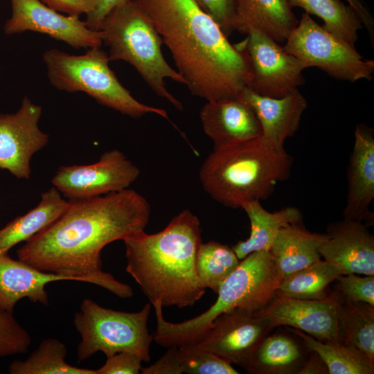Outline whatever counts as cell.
Segmentation results:
<instances>
[{"label":"cell","mask_w":374,"mask_h":374,"mask_svg":"<svg viewBox=\"0 0 374 374\" xmlns=\"http://www.w3.org/2000/svg\"><path fill=\"white\" fill-rule=\"evenodd\" d=\"M66 211L17 251L18 259L70 280L95 284L121 299L134 292L127 284L102 270L101 251L109 243L144 231L150 206L136 191L70 199Z\"/></svg>","instance_id":"cell-1"},{"label":"cell","mask_w":374,"mask_h":374,"mask_svg":"<svg viewBox=\"0 0 374 374\" xmlns=\"http://www.w3.org/2000/svg\"><path fill=\"white\" fill-rule=\"evenodd\" d=\"M169 49L190 93L206 101L242 96L248 55L193 0H137Z\"/></svg>","instance_id":"cell-2"},{"label":"cell","mask_w":374,"mask_h":374,"mask_svg":"<svg viewBox=\"0 0 374 374\" xmlns=\"http://www.w3.org/2000/svg\"><path fill=\"white\" fill-rule=\"evenodd\" d=\"M201 233L199 218L184 209L159 232L141 231L123 240L126 271L152 305L191 307L204 295L196 271Z\"/></svg>","instance_id":"cell-3"},{"label":"cell","mask_w":374,"mask_h":374,"mask_svg":"<svg viewBox=\"0 0 374 374\" xmlns=\"http://www.w3.org/2000/svg\"><path fill=\"white\" fill-rule=\"evenodd\" d=\"M292 157L260 136L213 149L202 163L199 179L215 201L232 208L269 198L276 185L287 179Z\"/></svg>","instance_id":"cell-4"},{"label":"cell","mask_w":374,"mask_h":374,"mask_svg":"<svg viewBox=\"0 0 374 374\" xmlns=\"http://www.w3.org/2000/svg\"><path fill=\"white\" fill-rule=\"evenodd\" d=\"M283 277L270 251H258L240 260L224 280L216 301L202 314L180 323L166 321L162 305H153L157 329L153 340L161 346L183 347L199 341L221 314L240 309L250 312L263 310L274 299Z\"/></svg>","instance_id":"cell-5"},{"label":"cell","mask_w":374,"mask_h":374,"mask_svg":"<svg viewBox=\"0 0 374 374\" xmlns=\"http://www.w3.org/2000/svg\"><path fill=\"white\" fill-rule=\"evenodd\" d=\"M102 41L109 48V61L123 60L134 67L151 89L179 110L182 103L166 88L165 80L186 81L163 56V41L137 0L114 8L101 23Z\"/></svg>","instance_id":"cell-6"},{"label":"cell","mask_w":374,"mask_h":374,"mask_svg":"<svg viewBox=\"0 0 374 374\" xmlns=\"http://www.w3.org/2000/svg\"><path fill=\"white\" fill-rule=\"evenodd\" d=\"M42 60L49 82L58 90L84 92L99 104L133 118L156 114L168 120L166 110L143 104L131 95L109 67V56L100 47L82 55L51 48L44 53Z\"/></svg>","instance_id":"cell-7"},{"label":"cell","mask_w":374,"mask_h":374,"mask_svg":"<svg viewBox=\"0 0 374 374\" xmlns=\"http://www.w3.org/2000/svg\"><path fill=\"white\" fill-rule=\"evenodd\" d=\"M150 303L136 312L114 310L84 299L73 317L80 335L77 348L78 362L87 360L97 352L106 357L121 352L138 355L143 362L150 361V348L153 335L148 330Z\"/></svg>","instance_id":"cell-8"},{"label":"cell","mask_w":374,"mask_h":374,"mask_svg":"<svg viewBox=\"0 0 374 374\" xmlns=\"http://www.w3.org/2000/svg\"><path fill=\"white\" fill-rule=\"evenodd\" d=\"M285 42L283 49L306 69L317 66L333 78L352 82L372 79L374 61L364 59L355 46L326 30L306 12Z\"/></svg>","instance_id":"cell-9"},{"label":"cell","mask_w":374,"mask_h":374,"mask_svg":"<svg viewBox=\"0 0 374 374\" xmlns=\"http://www.w3.org/2000/svg\"><path fill=\"white\" fill-rule=\"evenodd\" d=\"M247 53L251 76L246 88L270 98H283L304 82L306 69L296 57L287 53L274 39L258 30H250L238 44Z\"/></svg>","instance_id":"cell-10"},{"label":"cell","mask_w":374,"mask_h":374,"mask_svg":"<svg viewBox=\"0 0 374 374\" xmlns=\"http://www.w3.org/2000/svg\"><path fill=\"white\" fill-rule=\"evenodd\" d=\"M273 329L260 310L233 309L219 315L199 341L186 346L212 353L246 370L253 353Z\"/></svg>","instance_id":"cell-11"},{"label":"cell","mask_w":374,"mask_h":374,"mask_svg":"<svg viewBox=\"0 0 374 374\" xmlns=\"http://www.w3.org/2000/svg\"><path fill=\"white\" fill-rule=\"evenodd\" d=\"M139 175V168L114 149L92 164L60 166L51 182L69 199H82L127 189Z\"/></svg>","instance_id":"cell-12"},{"label":"cell","mask_w":374,"mask_h":374,"mask_svg":"<svg viewBox=\"0 0 374 374\" xmlns=\"http://www.w3.org/2000/svg\"><path fill=\"white\" fill-rule=\"evenodd\" d=\"M12 13L3 26L7 35L33 31L77 49L100 48L102 33L89 28L77 15H64L39 0H10Z\"/></svg>","instance_id":"cell-13"},{"label":"cell","mask_w":374,"mask_h":374,"mask_svg":"<svg viewBox=\"0 0 374 374\" xmlns=\"http://www.w3.org/2000/svg\"><path fill=\"white\" fill-rule=\"evenodd\" d=\"M42 113L28 96L15 113H0V168L17 178H30L33 155L48 143V135L38 126Z\"/></svg>","instance_id":"cell-14"},{"label":"cell","mask_w":374,"mask_h":374,"mask_svg":"<svg viewBox=\"0 0 374 374\" xmlns=\"http://www.w3.org/2000/svg\"><path fill=\"white\" fill-rule=\"evenodd\" d=\"M319 252L340 274L374 276V236L363 222L343 218L330 223Z\"/></svg>","instance_id":"cell-15"},{"label":"cell","mask_w":374,"mask_h":374,"mask_svg":"<svg viewBox=\"0 0 374 374\" xmlns=\"http://www.w3.org/2000/svg\"><path fill=\"white\" fill-rule=\"evenodd\" d=\"M260 312L274 328L289 326L323 342L345 343L339 332L332 290L329 297L323 300L299 299L276 294Z\"/></svg>","instance_id":"cell-16"},{"label":"cell","mask_w":374,"mask_h":374,"mask_svg":"<svg viewBox=\"0 0 374 374\" xmlns=\"http://www.w3.org/2000/svg\"><path fill=\"white\" fill-rule=\"evenodd\" d=\"M374 199V136L371 128L359 124L347 169V195L343 218L373 224L370 206Z\"/></svg>","instance_id":"cell-17"},{"label":"cell","mask_w":374,"mask_h":374,"mask_svg":"<svg viewBox=\"0 0 374 374\" xmlns=\"http://www.w3.org/2000/svg\"><path fill=\"white\" fill-rule=\"evenodd\" d=\"M199 117L204 133L214 148L254 139L260 136L258 118L242 97L206 101Z\"/></svg>","instance_id":"cell-18"},{"label":"cell","mask_w":374,"mask_h":374,"mask_svg":"<svg viewBox=\"0 0 374 374\" xmlns=\"http://www.w3.org/2000/svg\"><path fill=\"white\" fill-rule=\"evenodd\" d=\"M242 97L253 109L260 126V137L276 147L295 134L308 103L297 89L279 98L258 95L245 88Z\"/></svg>","instance_id":"cell-19"},{"label":"cell","mask_w":374,"mask_h":374,"mask_svg":"<svg viewBox=\"0 0 374 374\" xmlns=\"http://www.w3.org/2000/svg\"><path fill=\"white\" fill-rule=\"evenodd\" d=\"M70 280L69 278L39 270L27 263L0 254V309L13 312L16 303L24 298L48 305L46 285L51 282Z\"/></svg>","instance_id":"cell-20"},{"label":"cell","mask_w":374,"mask_h":374,"mask_svg":"<svg viewBox=\"0 0 374 374\" xmlns=\"http://www.w3.org/2000/svg\"><path fill=\"white\" fill-rule=\"evenodd\" d=\"M309 353L301 337L286 328H279L261 341L246 371L251 374H298Z\"/></svg>","instance_id":"cell-21"},{"label":"cell","mask_w":374,"mask_h":374,"mask_svg":"<svg viewBox=\"0 0 374 374\" xmlns=\"http://www.w3.org/2000/svg\"><path fill=\"white\" fill-rule=\"evenodd\" d=\"M288 0H236L235 30H258L276 42H285L299 21Z\"/></svg>","instance_id":"cell-22"},{"label":"cell","mask_w":374,"mask_h":374,"mask_svg":"<svg viewBox=\"0 0 374 374\" xmlns=\"http://www.w3.org/2000/svg\"><path fill=\"white\" fill-rule=\"evenodd\" d=\"M240 208L249 220L251 231L247 240L238 242L232 247L240 260L254 251H269L280 229L303 222V214L295 206L269 212L262 206L260 201L253 200L243 204Z\"/></svg>","instance_id":"cell-23"},{"label":"cell","mask_w":374,"mask_h":374,"mask_svg":"<svg viewBox=\"0 0 374 374\" xmlns=\"http://www.w3.org/2000/svg\"><path fill=\"white\" fill-rule=\"evenodd\" d=\"M322 236L308 231L303 222L280 229L269 251L283 278L321 259L319 244Z\"/></svg>","instance_id":"cell-24"},{"label":"cell","mask_w":374,"mask_h":374,"mask_svg":"<svg viewBox=\"0 0 374 374\" xmlns=\"http://www.w3.org/2000/svg\"><path fill=\"white\" fill-rule=\"evenodd\" d=\"M69 202L52 187L41 195L38 205L0 229V254L8 253L15 245L27 241L44 229L66 211Z\"/></svg>","instance_id":"cell-25"},{"label":"cell","mask_w":374,"mask_h":374,"mask_svg":"<svg viewBox=\"0 0 374 374\" xmlns=\"http://www.w3.org/2000/svg\"><path fill=\"white\" fill-rule=\"evenodd\" d=\"M333 292L342 340L353 344L374 361V305L348 301Z\"/></svg>","instance_id":"cell-26"},{"label":"cell","mask_w":374,"mask_h":374,"mask_svg":"<svg viewBox=\"0 0 374 374\" xmlns=\"http://www.w3.org/2000/svg\"><path fill=\"white\" fill-rule=\"evenodd\" d=\"M288 330L301 337L309 350L316 352L326 364L329 374H373L374 361L349 343L321 341L289 326Z\"/></svg>","instance_id":"cell-27"},{"label":"cell","mask_w":374,"mask_h":374,"mask_svg":"<svg viewBox=\"0 0 374 374\" xmlns=\"http://www.w3.org/2000/svg\"><path fill=\"white\" fill-rule=\"evenodd\" d=\"M340 274L319 259L283 278L276 294L299 299L323 300L329 297L330 285Z\"/></svg>","instance_id":"cell-28"},{"label":"cell","mask_w":374,"mask_h":374,"mask_svg":"<svg viewBox=\"0 0 374 374\" xmlns=\"http://www.w3.org/2000/svg\"><path fill=\"white\" fill-rule=\"evenodd\" d=\"M293 6L304 9L308 14L321 18L323 27L336 37L355 46L357 32L362 28V23L349 5L341 0H288Z\"/></svg>","instance_id":"cell-29"},{"label":"cell","mask_w":374,"mask_h":374,"mask_svg":"<svg viewBox=\"0 0 374 374\" xmlns=\"http://www.w3.org/2000/svg\"><path fill=\"white\" fill-rule=\"evenodd\" d=\"M66 347L55 338L43 340L25 360H15L8 366L11 374H96V370L69 364Z\"/></svg>","instance_id":"cell-30"},{"label":"cell","mask_w":374,"mask_h":374,"mask_svg":"<svg viewBox=\"0 0 374 374\" xmlns=\"http://www.w3.org/2000/svg\"><path fill=\"white\" fill-rule=\"evenodd\" d=\"M240 262L229 245L216 241L202 242L196 258V271L202 286L217 294L222 283Z\"/></svg>","instance_id":"cell-31"},{"label":"cell","mask_w":374,"mask_h":374,"mask_svg":"<svg viewBox=\"0 0 374 374\" xmlns=\"http://www.w3.org/2000/svg\"><path fill=\"white\" fill-rule=\"evenodd\" d=\"M183 373L238 374L231 363L210 352L190 346L179 347Z\"/></svg>","instance_id":"cell-32"},{"label":"cell","mask_w":374,"mask_h":374,"mask_svg":"<svg viewBox=\"0 0 374 374\" xmlns=\"http://www.w3.org/2000/svg\"><path fill=\"white\" fill-rule=\"evenodd\" d=\"M30 343V336L13 312L0 309V357L25 353Z\"/></svg>","instance_id":"cell-33"},{"label":"cell","mask_w":374,"mask_h":374,"mask_svg":"<svg viewBox=\"0 0 374 374\" xmlns=\"http://www.w3.org/2000/svg\"><path fill=\"white\" fill-rule=\"evenodd\" d=\"M333 283L332 290L339 296L348 301L374 305V276L339 274Z\"/></svg>","instance_id":"cell-34"},{"label":"cell","mask_w":374,"mask_h":374,"mask_svg":"<svg viewBox=\"0 0 374 374\" xmlns=\"http://www.w3.org/2000/svg\"><path fill=\"white\" fill-rule=\"evenodd\" d=\"M220 26L226 37L234 30L236 0H193Z\"/></svg>","instance_id":"cell-35"},{"label":"cell","mask_w":374,"mask_h":374,"mask_svg":"<svg viewBox=\"0 0 374 374\" xmlns=\"http://www.w3.org/2000/svg\"><path fill=\"white\" fill-rule=\"evenodd\" d=\"M142 359L136 355L121 352L107 357L105 363L96 374H139L141 372Z\"/></svg>","instance_id":"cell-36"},{"label":"cell","mask_w":374,"mask_h":374,"mask_svg":"<svg viewBox=\"0 0 374 374\" xmlns=\"http://www.w3.org/2000/svg\"><path fill=\"white\" fill-rule=\"evenodd\" d=\"M165 354L153 364L142 367V374H181L183 373L181 366L180 350L179 347L171 346Z\"/></svg>","instance_id":"cell-37"},{"label":"cell","mask_w":374,"mask_h":374,"mask_svg":"<svg viewBox=\"0 0 374 374\" xmlns=\"http://www.w3.org/2000/svg\"><path fill=\"white\" fill-rule=\"evenodd\" d=\"M128 0H93L91 11L86 15L87 26L94 30H99L105 17L116 6Z\"/></svg>","instance_id":"cell-38"},{"label":"cell","mask_w":374,"mask_h":374,"mask_svg":"<svg viewBox=\"0 0 374 374\" xmlns=\"http://www.w3.org/2000/svg\"><path fill=\"white\" fill-rule=\"evenodd\" d=\"M48 7L67 15H87L93 8V0H39Z\"/></svg>","instance_id":"cell-39"},{"label":"cell","mask_w":374,"mask_h":374,"mask_svg":"<svg viewBox=\"0 0 374 374\" xmlns=\"http://www.w3.org/2000/svg\"><path fill=\"white\" fill-rule=\"evenodd\" d=\"M298 374H329L328 368L318 353L310 350L304 364Z\"/></svg>","instance_id":"cell-40"},{"label":"cell","mask_w":374,"mask_h":374,"mask_svg":"<svg viewBox=\"0 0 374 374\" xmlns=\"http://www.w3.org/2000/svg\"><path fill=\"white\" fill-rule=\"evenodd\" d=\"M358 15L362 24L367 28L370 37L374 36V21L366 8L359 0H346Z\"/></svg>","instance_id":"cell-41"}]
</instances>
